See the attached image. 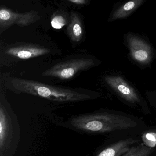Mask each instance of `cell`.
Returning a JSON list of instances; mask_svg holds the SVG:
<instances>
[{"label": "cell", "instance_id": "1", "mask_svg": "<svg viewBox=\"0 0 156 156\" xmlns=\"http://www.w3.org/2000/svg\"><path fill=\"white\" fill-rule=\"evenodd\" d=\"M74 131L85 134L106 133L138 128L143 122L122 111L102 110L71 117L68 122Z\"/></svg>", "mask_w": 156, "mask_h": 156}, {"label": "cell", "instance_id": "2", "mask_svg": "<svg viewBox=\"0 0 156 156\" xmlns=\"http://www.w3.org/2000/svg\"><path fill=\"white\" fill-rule=\"evenodd\" d=\"M8 85V88L15 92L27 94L54 101H80L96 99L100 96L98 92L85 94L22 78H11Z\"/></svg>", "mask_w": 156, "mask_h": 156}, {"label": "cell", "instance_id": "3", "mask_svg": "<svg viewBox=\"0 0 156 156\" xmlns=\"http://www.w3.org/2000/svg\"><path fill=\"white\" fill-rule=\"evenodd\" d=\"M104 83L111 92L131 108L143 113H151L150 106L137 88L122 75L111 74L105 76Z\"/></svg>", "mask_w": 156, "mask_h": 156}, {"label": "cell", "instance_id": "4", "mask_svg": "<svg viewBox=\"0 0 156 156\" xmlns=\"http://www.w3.org/2000/svg\"><path fill=\"white\" fill-rule=\"evenodd\" d=\"M6 103L1 96L0 156H14L20 140V128L17 117Z\"/></svg>", "mask_w": 156, "mask_h": 156}, {"label": "cell", "instance_id": "5", "mask_svg": "<svg viewBox=\"0 0 156 156\" xmlns=\"http://www.w3.org/2000/svg\"><path fill=\"white\" fill-rule=\"evenodd\" d=\"M123 44L128 51V58L143 69L150 67L156 58V50L149 38L138 33L128 32L123 35Z\"/></svg>", "mask_w": 156, "mask_h": 156}, {"label": "cell", "instance_id": "6", "mask_svg": "<svg viewBox=\"0 0 156 156\" xmlns=\"http://www.w3.org/2000/svg\"><path fill=\"white\" fill-rule=\"evenodd\" d=\"M101 61L97 58H79L58 63L42 73L44 77H51L61 80H69L79 72L99 66Z\"/></svg>", "mask_w": 156, "mask_h": 156}, {"label": "cell", "instance_id": "7", "mask_svg": "<svg viewBox=\"0 0 156 156\" xmlns=\"http://www.w3.org/2000/svg\"><path fill=\"white\" fill-rule=\"evenodd\" d=\"M147 0H125L115 3L113 6L108 22H113L128 18Z\"/></svg>", "mask_w": 156, "mask_h": 156}, {"label": "cell", "instance_id": "8", "mask_svg": "<svg viewBox=\"0 0 156 156\" xmlns=\"http://www.w3.org/2000/svg\"><path fill=\"white\" fill-rule=\"evenodd\" d=\"M50 50L46 48L34 45H23L7 48L5 54L20 59H28L49 54Z\"/></svg>", "mask_w": 156, "mask_h": 156}, {"label": "cell", "instance_id": "9", "mask_svg": "<svg viewBox=\"0 0 156 156\" xmlns=\"http://www.w3.org/2000/svg\"><path fill=\"white\" fill-rule=\"evenodd\" d=\"M138 142L133 138L122 139L105 147L95 156H122Z\"/></svg>", "mask_w": 156, "mask_h": 156}, {"label": "cell", "instance_id": "10", "mask_svg": "<svg viewBox=\"0 0 156 156\" xmlns=\"http://www.w3.org/2000/svg\"><path fill=\"white\" fill-rule=\"evenodd\" d=\"M152 152V148L142 144L136 146L132 147L122 156H149Z\"/></svg>", "mask_w": 156, "mask_h": 156}, {"label": "cell", "instance_id": "11", "mask_svg": "<svg viewBox=\"0 0 156 156\" xmlns=\"http://www.w3.org/2000/svg\"><path fill=\"white\" fill-rule=\"evenodd\" d=\"M144 144L150 148H154L156 146V132L153 130L147 132L142 136Z\"/></svg>", "mask_w": 156, "mask_h": 156}, {"label": "cell", "instance_id": "12", "mask_svg": "<svg viewBox=\"0 0 156 156\" xmlns=\"http://www.w3.org/2000/svg\"><path fill=\"white\" fill-rule=\"evenodd\" d=\"M69 34L73 42H79L82 34V28L81 25L78 23H74L71 26Z\"/></svg>", "mask_w": 156, "mask_h": 156}, {"label": "cell", "instance_id": "13", "mask_svg": "<svg viewBox=\"0 0 156 156\" xmlns=\"http://www.w3.org/2000/svg\"><path fill=\"white\" fill-rule=\"evenodd\" d=\"M146 99L149 104L156 112V90L147 91L145 94Z\"/></svg>", "mask_w": 156, "mask_h": 156}, {"label": "cell", "instance_id": "14", "mask_svg": "<svg viewBox=\"0 0 156 156\" xmlns=\"http://www.w3.org/2000/svg\"><path fill=\"white\" fill-rule=\"evenodd\" d=\"M66 24V20L61 16H55L51 21V26L55 29H61Z\"/></svg>", "mask_w": 156, "mask_h": 156}, {"label": "cell", "instance_id": "15", "mask_svg": "<svg viewBox=\"0 0 156 156\" xmlns=\"http://www.w3.org/2000/svg\"><path fill=\"white\" fill-rule=\"evenodd\" d=\"M10 12L5 10H1L0 11V18L3 21H7L11 18Z\"/></svg>", "mask_w": 156, "mask_h": 156}, {"label": "cell", "instance_id": "16", "mask_svg": "<svg viewBox=\"0 0 156 156\" xmlns=\"http://www.w3.org/2000/svg\"><path fill=\"white\" fill-rule=\"evenodd\" d=\"M70 1H71L72 2L78 4H82L84 2V0H70Z\"/></svg>", "mask_w": 156, "mask_h": 156}, {"label": "cell", "instance_id": "17", "mask_svg": "<svg viewBox=\"0 0 156 156\" xmlns=\"http://www.w3.org/2000/svg\"><path fill=\"white\" fill-rule=\"evenodd\" d=\"M154 131H155V132H156V129H154Z\"/></svg>", "mask_w": 156, "mask_h": 156}]
</instances>
